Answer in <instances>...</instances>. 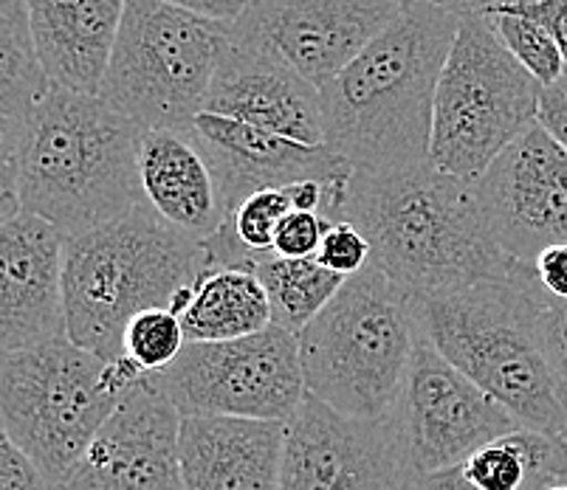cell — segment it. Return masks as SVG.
Here are the masks:
<instances>
[{"label":"cell","mask_w":567,"mask_h":490,"mask_svg":"<svg viewBox=\"0 0 567 490\" xmlns=\"http://www.w3.org/2000/svg\"><path fill=\"white\" fill-rule=\"evenodd\" d=\"M457 23V14L406 3L319 91L324 147L353 173H395L430 161L432 107Z\"/></svg>","instance_id":"1"},{"label":"cell","mask_w":567,"mask_h":490,"mask_svg":"<svg viewBox=\"0 0 567 490\" xmlns=\"http://www.w3.org/2000/svg\"><path fill=\"white\" fill-rule=\"evenodd\" d=\"M337 220H350L368 237L370 262L412 299L505 280L517 268L488 234L466 180L430 161L353 173Z\"/></svg>","instance_id":"2"},{"label":"cell","mask_w":567,"mask_h":490,"mask_svg":"<svg viewBox=\"0 0 567 490\" xmlns=\"http://www.w3.org/2000/svg\"><path fill=\"white\" fill-rule=\"evenodd\" d=\"M142 136L100 96L51 85L25 116L14 158L23 211L69 237L142 206Z\"/></svg>","instance_id":"3"},{"label":"cell","mask_w":567,"mask_h":490,"mask_svg":"<svg viewBox=\"0 0 567 490\" xmlns=\"http://www.w3.org/2000/svg\"><path fill=\"white\" fill-rule=\"evenodd\" d=\"M209 268L204 242L147 204L63 237L65 335L87 353L118 361L127 322L151 307H173Z\"/></svg>","instance_id":"4"},{"label":"cell","mask_w":567,"mask_h":490,"mask_svg":"<svg viewBox=\"0 0 567 490\" xmlns=\"http://www.w3.org/2000/svg\"><path fill=\"white\" fill-rule=\"evenodd\" d=\"M534 288V268L517 262L505 280L410 299L417 327L443 358L492 395L523 428L561 437L567 400L530 324Z\"/></svg>","instance_id":"5"},{"label":"cell","mask_w":567,"mask_h":490,"mask_svg":"<svg viewBox=\"0 0 567 490\" xmlns=\"http://www.w3.org/2000/svg\"><path fill=\"white\" fill-rule=\"evenodd\" d=\"M421 338L410 293L370 262L342 282L297 335L306 395L348 417L379 420L399 406Z\"/></svg>","instance_id":"6"},{"label":"cell","mask_w":567,"mask_h":490,"mask_svg":"<svg viewBox=\"0 0 567 490\" xmlns=\"http://www.w3.org/2000/svg\"><path fill=\"white\" fill-rule=\"evenodd\" d=\"M142 378L127 358L105 361L69 335L0 353V426L54 488Z\"/></svg>","instance_id":"7"},{"label":"cell","mask_w":567,"mask_h":490,"mask_svg":"<svg viewBox=\"0 0 567 490\" xmlns=\"http://www.w3.org/2000/svg\"><path fill=\"white\" fill-rule=\"evenodd\" d=\"M231 43V23L167 0H127L100 100L147 131H189Z\"/></svg>","instance_id":"8"},{"label":"cell","mask_w":567,"mask_h":490,"mask_svg":"<svg viewBox=\"0 0 567 490\" xmlns=\"http://www.w3.org/2000/svg\"><path fill=\"white\" fill-rule=\"evenodd\" d=\"M543 85L499 43L483 12L463 14L432 107L430 164L472 184L536 125Z\"/></svg>","instance_id":"9"},{"label":"cell","mask_w":567,"mask_h":490,"mask_svg":"<svg viewBox=\"0 0 567 490\" xmlns=\"http://www.w3.org/2000/svg\"><path fill=\"white\" fill-rule=\"evenodd\" d=\"M151 378L182 417L288 423L306 397L300 342L275 324L235 342L187 344Z\"/></svg>","instance_id":"10"},{"label":"cell","mask_w":567,"mask_h":490,"mask_svg":"<svg viewBox=\"0 0 567 490\" xmlns=\"http://www.w3.org/2000/svg\"><path fill=\"white\" fill-rule=\"evenodd\" d=\"M395 415L364 420L302 397L286 423L280 490H421Z\"/></svg>","instance_id":"11"},{"label":"cell","mask_w":567,"mask_h":490,"mask_svg":"<svg viewBox=\"0 0 567 490\" xmlns=\"http://www.w3.org/2000/svg\"><path fill=\"white\" fill-rule=\"evenodd\" d=\"M488 234L517 262L567 242V153L528 127L468 184Z\"/></svg>","instance_id":"12"},{"label":"cell","mask_w":567,"mask_h":490,"mask_svg":"<svg viewBox=\"0 0 567 490\" xmlns=\"http://www.w3.org/2000/svg\"><path fill=\"white\" fill-rule=\"evenodd\" d=\"M393 415L412 462L424 477L446 471L486 442L523 428L492 395L443 358L424 333Z\"/></svg>","instance_id":"13"},{"label":"cell","mask_w":567,"mask_h":490,"mask_svg":"<svg viewBox=\"0 0 567 490\" xmlns=\"http://www.w3.org/2000/svg\"><path fill=\"white\" fill-rule=\"evenodd\" d=\"M404 7L406 0H251L231 32L322 91Z\"/></svg>","instance_id":"14"},{"label":"cell","mask_w":567,"mask_h":490,"mask_svg":"<svg viewBox=\"0 0 567 490\" xmlns=\"http://www.w3.org/2000/svg\"><path fill=\"white\" fill-rule=\"evenodd\" d=\"M178 431L182 415L147 375L51 490H184Z\"/></svg>","instance_id":"15"},{"label":"cell","mask_w":567,"mask_h":490,"mask_svg":"<svg viewBox=\"0 0 567 490\" xmlns=\"http://www.w3.org/2000/svg\"><path fill=\"white\" fill-rule=\"evenodd\" d=\"M277 133L308 147H324L319 91L260 45L231 32L204 111Z\"/></svg>","instance_id":"16"},{"label":"cell","mask_w":567,"mask_h":490,"mask_svg":"<svg viewBox=\"0 0 567 490\" xmlns=\"http://www.w3.org/2000/svg\"><path fill=\"white\" fill-rule=\"evenodd\" d=\"M63 234L34 215L0 226V353L65 335Z\"/></svg>","instance_id":"17"},{"label":"cell","mask_w":567,"mask_h":490,"mask_svg":"<svg viewBox=\"0 0 567 490\" xmlns=\"http://www.w3.org/2000/svg\"><path fill=\"white\" fill-rule=\"evenodd\" d=\"M193 131L213 158L229 215L260 189L288 187L300 180L344 184L353 175V169L328 147H308L215 113H198Z\"/></svg>","instance_id":"18"},{"label":"cell","mask_w":567,"mask_h":490,"mask_svg":"<svg viewBox=\"0 0 567 490\" xmlns=\"http://www.w3.org/2000/svg\"><path fill=\"white\" fill-rule=\"evenodd\" d=\"M286 423L182 417L184 490H280Z\"/></svg>","instance_id":"19"},{"label":"cell","mask_w":567,"mask_h":490,"mask_svg":"<svg viewBox=\"0 0 567 490\" xmlns=\"http://www.w3.org/2000/svg\"><path fill=\"white\" fill-rule=\"evenodd\" d=\"M138 180L144 204L193 240L206 242L229 220L215 164L193 127L144 133Z\"/></svg>","instance_id":"20"},{"label":"cell","mask_w":567,"mask_h":490,"mask_svg":"<svg viewBox=\"0 0 567 490\" xmlns=\"http://www.w3.org/2000/svg\"><path fill=\"white\" fill-rule=\"evenodd\" d=\"M127 0H29L40 65L54 87L100 94Z\"/></svg>","instance_id":"21"},{"label":"cell","mask_w":567,"mask_h":490,"mask_svg":"<svg viewBox=\"0 0 567 490\" xmlns=\"http://www.w3.org/2000/svg\"><path fill=\"white\" fill-rule=\"evenodd\" d=\"M559 482H567V442L517 428L457 466L426 473L421 490H545Z\"/></svg>","instance_id":"22"},{"label":"cell","mask_w":567,"mask_h":490,"mask_svg":"<svg viewBox=\"0 0 567 490\" xmlns=\"http://www.w3.org/2000/svg\"><path fill=\"white\" fill-rule=\"evenodd\" d=\"M187 344L235 342L271 327V304L260 280L240 268H209L182 311Z\"/></svg>","instance_id":"23"},{"label":"cell","mask_w":567,"mask_h":490,"mask_svg":"<svg viewBox=\"0 0 567 490\" xmlns=\"http://www.w3.org/2000/svg\"><path fill=\"white\" fill-rule=\"evenodd\" d=\"M251 273L260 280L271 304V324L291 335H300L344 282L342 277L319 265L317 257L288 260L277 257L275 251L262 254Z\"/></svg>","instance_id":"24"},{"label":"cell","mask_w":567,"mask_h":490,"mask_svg":"<svg viewBox=\"0 0 567 490\" xmlns=\"http://www.w3.org/2000/svg\"><path fill=\"white\" fill-rule=\"evenodd\" d=\"M49 91L34 49L29 0H0V113L25 122Z\"/></svg>","instance_id":"25"},{"label":"cell","mask_w":567,"mask_h":490,"mask_svg":"<svg viewBox=\"0 0 567 490\" xmlns=\"http://www.w3.org/2000/svg\"><path fill=\"white\" fill-rule=\"evenodd\" d=\"M483 14H486L488 23H492L499 43L512 51L514 60H517L539 85H554V82L565 74L567 65L559 54V45L554 43V38H550L534 18L519 12L512 3H494V7H488Z\"/></svg>","instance_id":"26"},{"label":"cell","mask_w":567,"mask_h":490,"mask_svg":"<svg viewBox=\"0 0 567 490\" xmlns=\"http://www.w3.org/2000/svg\"><path fill=\"white\" fill-rule=\"evenodd\" d=\"M187 347L182 319L169 307H151L133 316L122 338V358L131 361L138 373L156 375L167 369Z\"/></svg>","instance_id":"27"},{"label":"cell","mask_w":567,"mask_h":490,"mask_svg":"<svg viewBox=\"0 0 567 490\" xmlns=\"http://www.w3.org/2000/svg\"><path fill=\"white\" fill-rule=\"evenodd\" d=\"M288 187L260 189V192L249 195L244 204L231 211L229 220H226L231 226V231H235L237 240H240V246L249 249L251 254L275 251L277 226H280V220L286 218L288 211H293L291 189Z\"/></svg>","instance_id":"28"},{"label":"cell","mask_w":567,"mask_h":490,"mask_svg":"<svg viewBox=\"0 0 567 490\" xmlns=\"http://www.w3.org/2000/svg\"><path fill=\"white\" fill-rule=\"evenodd\" d=\"M530 324L539 342L550 373L559 384L561 397L567 400V299H556L536 280L534 304H530Z\"/></svg>","instance_id":"29"},{"label":"cell","mask_w":567,"mask_h":490,"mask_svg":"<svg viewBox=\"0 0 567 490\" xmlns=\"http://www.w3.org/2000/svg\"><path fill=\"white\" fill-rule=\"evenodd\" d=\"M317 262L331 273L350 280L370 265V242L350 220H328L322 242H319Z\"/></svg>","instance_id":"30"},{"label":"cell","mask_w":567,"mask_h":490,"mask_svg":"<svg viewBox=\"0 0 567 490\" xmlns=\"http://www.w3.org/2000/svg\"><path fill=\"white\" fill-rule=\"evenodd\" d=\"M324 229H328V218H322L317 211H288L277 226L275 254L288 257V260L317 257Z\"/></svg>","instance_id":"31"},{"label":"cell","mask_w":567,"mask_h":490,"mask_svg":"<svg viewBox=\"0 0 567 490\" xmlns=\"http://www.w3.org/2000/svg\"><path fill=\"white\" fill-rule=\"evenodd\" d=\"M0 490H51L43 473L0 426Z\"/></svg>","instance_id":"32"},{"label":"cell","mask_w":567,"mask_h":490,"mask_svg":"<svg viewBox=\"0 0 567 490\" xmlns=\"http://www.w3.org/2000/svg\"><path fill=\"white\" fill-rule=\"evenodd\" d=\"M536 125L543 127V131L567 153V71L554 82V85L539 91Z\"/></svg>","instance_id":"33"},{"label":"cell","mask_w":567,"mask_h":490,"mask_svg":"<svg viewBox=\"0 0 567 490\" xmlns=\"http://www.w3.org/2000/svg\"><path fill=\"white\" fill-rule=\"evenodd\" d=\"M512 7L543 25L559 45V54L567 65V0H530V3H512Z\"/></svg>","instance_id":"34"},{"label":"cell","mask_w":567,"mask_h":490,"mask_svg":"<svg viewBox=\"0 0 567 490\" xmlns=\"http://www.w3.org/2000/svg\"><path fill=\"white\" fill-rule=\"evenodd\" d=\"M534 268L536 280L550 296L567 299V242H559V246H550L543 254L530 262Z\"/></svg>","instance_id":"35"},{"label":"cell","mask_w":567,"mask_h":490,"mask_svg":"<svg viewBox=\"0 0 567 490\" xmlns=\"http://www.w3.org/2000/svg\"><path fill=\"white\" fill-rule=\"evenodd\" d=\"M167 3L218 23H237L251 7V0H167Z\"/></svg>","instance_id":"36"},{"label":"cell","mask_w":567,"mask_h":490,"mask_svg":"<svg viewBox=\"0 0 567 490\" xmlns=\"http://www.w3.org/2000/svg\"><path fill=\"white\" fill-rule=\"evenodd\" d=\"M23 215L20 204V184H18V164H0V226L12 223L14 218Z\"/></svg>","instance_id":"37"},{"label":"cell","mask_w":567,"mask_h":490,"mask_svg":"<svg viewBox=\"0 0 567 490\" xmlns=\"http://www.w3.org/2000/svg\"><path fill=\"white\" fill-rule=\"evenodd\" d=\"M20 138H23V122L7 116V113H0V164L18 158Z\"/></svg>","instance_id":"38"},{"label":"cell","mask_w":567,"mask_h":490,"mask_svg":"<svg viewBox=\"0 0 567 490\" xmlns=\"http://www.w3.org/2000/svg\"><path fill=\"white\" fill-rule=\"evenodd\" d=\"M406 3H424V7H435V9H443V12L463 18V14L486 12L494 0H406Z\"/></svg>","instance_id":"39"},{"label":"cell","mask_w":567,"mask_h":490,"mask_svg":"<svg viewBox=\"0 0 567 490\" xmlns=\"http://www.w3.org/2000/svg\"><path fill=\"white\" fill-rule=\"evenodd\" d=\"M494 3H530V0H494ZM492 3V7H494Z\"/></svg>","instance_id":"40"},{"label":"cell","mask_w":567,"mask_h":490,"mask_svg":"<svg viewBox=\"0 0 567 490\" xmlns=\"http://www.w3.org/2000/svg\"><path fill=\"white\" fill-rule=\"evenodd\" d=\"M545 490H567V482H559V484H550V488H545Z\"/></svg>","instance_id":"41"},{"label":"cell","mask_w":567,"mask_h":490,"mask_svg":"<svg viewBox=\"0 0 567 490\" xmlns=\"http://www.w3.org/2000/svg\"><path fill=\"white\" fill-rule=\"evenodd\" d=\"M561 440H565V442H567V428H565V435H561Z\"/></svg>","instance_id":"42"}]
</instances>
